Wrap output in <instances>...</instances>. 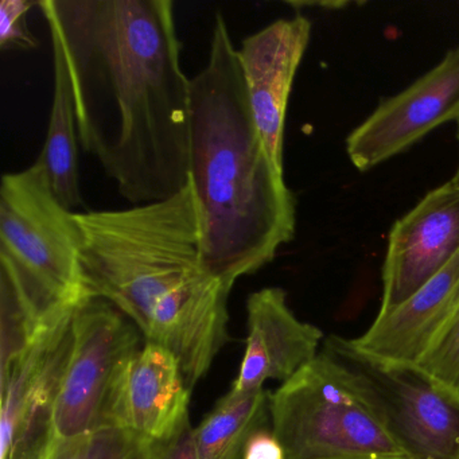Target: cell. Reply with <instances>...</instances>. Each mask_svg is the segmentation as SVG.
I'll return each instance as SVG.
<instances>
[{"label":"cell","instance_id":"obj_1","mask_svg":"<svg viewBox=\"0 0 459 459\" xmlns=\"http://www.w3.org/2000/svg\"><path fill=\"white\" fill-rule=\"evenodd\" d=\"M74 91L82 149L131 206L190 179V79L170 0H39Z\"/></svg>","mask_w":459,"mask_h":459},{"label":"cell","instance_id":"obj_2","mask_svg":"<svg viewBox=\"0 0 459 459\" xmlns=\"http://www.w3.org/2000/svg\"><path fill=\"white\" fill-rule=\"evenodd\" d=\"M76 220L91 295L119 308L146 342L170 351L193 391L228 341L232 287L206 264L190 179L166 200L76 212Z\"/></svg>","mask_w":459,"mask_h":459},{"label":"cell","instance_id":"obj_3","mask_svg":"<svg viewBox=\"0 0 459 459\" xmlns=\"http://www.w3.org/2000/svg\"><path fill=\"white\" fill-rule=\"evenodd\" d=\"M190 184L209 270L232 287L294 238L297 203L249 106L238 49L216 15L205 66L190 79Z\"/></svg>","mask_w":459,"mask_h":459},{"label":"cell","instance_id":"obj_4","mask_svg":"<svg viewBox=\"0 0 459 459\" xmlns=\"http://www.w3.org/2000/svg\"><path fill=\"white\" fill-rule=\"evenodd\" d=\"M0 292L37 325L92 297L82 265L76 212L56 197L44 160L0 184Z\"/></svg>","mask_w":459,"mask_h":459},{"label":"cell","instance_id":"obj_5","mask_svg":"<svg viewBox=\"0 0 459 459\" xmlns=\"http://www.w3.org/2000/svg\"><path fill=\"white\" fill-rule=\"evenodd\" d=\"M270 420L286 459H413L372 381L325 345L270 394Z\"/></svg>","mask_w":459,"mask_h":459},{"label":"cell","instance_id":"obj_6","mask_svg":"<svg viewBox=\"0 0 459 459\" xmlns=\"http://www.w3.org/2000/svg\"><path fill=\"white\" fill-rule=\"evenodd\" d=\"M71 353L53 407V437H74L104 424L112 388L142 348L141 330L108 300L90 297L72 322Z\"/></svg>","mask_w":459,"mask_h":459},{"label":"cell","instance_id":"obj_7","mask_svg":"<svg viewBox=\"0 0 459 459\" xmlns=\"http://www.w3.org/2000/svg\"><path fill=\"white\" fill-rule=\"evenodd\" d=\"M459 119V45L437 65L377 108L346 138V154L365 173Z\"/></svg>","mask_w":459,"mask_h":459},{"label":"cell","instance_id":"obj_8","mask_svg":"<svg viewBox=\"0 0 459 459\" xmlns=\"http://www.w3.org/2000/svg\"><path fill=\"white\" fill-rule=\"evenodd\" d=\"M458 252L459 186L448 181L427 193L391 228L377 314L412 297Z\"/></svg>","mask_w":459,"mask_h":459},{"label":"cell","instance_id":"obj_9","mask_svg":"<svg viewBox=\"0 0 459 459\" xmlns=\"http://www.w3.org/2000/svg\"><path fill=\"white\" fill-rule=\"evenodd\" d=\"M325 346L359 368L377 389L394 431L413 459H459V402L413 368H386Z\"/></svg>","mask_w":459,"mask_h":459},{"label":"cell","instance_id":"obj_10","mask_svg":"<svg viewBox=\"0 0 459 459\" xmlns=\"http://www.w3.org/2000/svg\"><path fill=\"white\" fill-rule=\"evenodd\" d=\"M310 37V21L297 13L247 37L238 49L255 123L271 160L281 170L287 107Z\"/></svg>","mask_w":459,"mask_h":459},{"label":"cell","instance_id":"obj_11","mask_svg":"<svg viewBox=\"0 0 459 459\" xmlns=\"http://www.w3.org/2000/svg\"><path fill=\"white\" fill-rule=\"evenodd\" d=\"M459 307V252L412 297L356 338L333 337L359 359L386 368H413Z\"/></svg>","mask_w":459,"mask_h":459},{"label":"cell","instance_id":"obj_12","mask_svg":"<svg viewBox=\"0 0 459 459\" xmlns=\"http://www.w3.org/2000/svg\"><path fill=\"white\" fill-rule=\"evenodd\" d=\"M190 394L177 357L163 346L144 342L112 388L104 424L165 442L189 419Z\"/></svg>","mask_w":459,"mask_h":459},{"label":"cell","instance_id":"obj_13","mask_svg":"<svg viewBox=\"0 0 459 459\" xmlns=\"http://www.w3.org/2000/svg\"><path fill=\"white\" fill-rule=\"evenodd\" d=\"M246 351L230 391L263 389L265 381H284L316 359L325 342L319 327L300 321L281 287H264L247 300Z\"/></svg>","mask_w":459,"mask_h":459},{"label":"cell","instance_id":"obj_14","mask_svg":"<svg viewBox=\"0 0 459 459\" xmlns=\"http://www.w3.org/2000/svg\"><path fill=\"white\" fill-rule=\"evenodd\" d=\"M55 68V90L48 125L47 142L41 158L56 197L65 208L74 212L82 205L80 190L79 154H77L76 109L74 91L63 47L57 36L49 31Z\"/></svg>","mask_w":459,"mask_h":459},{"label":"cell","instance_id":"obj_15","mask_svg":"<svg viewBox=\"0 0 459 459\" xmlns=\"http://www.w3.org/2000/svg\"><path fill=\"white\" fill-rule=\"evenodd\" d=\"M268 423V392H228L195 429L198 459H243L249 437Z\"/></svg>","mask_w":459,"mask_h":459},{"label":"cell","instance_id":"obj_16","mask_svg":"<svg viewBox=\"0 0 459 459\" xmlns=\"http://www.w3.org/2000/svg\"><path fill=\"white\" fill-rule=\"evenodd\" d=\"M160 443L117 424L53 440L44 459H157Z\"/></svg>","mask_w":459,"mask_h":459},{"label":"cell","instance_id":"obj_17","mask_svg":"<svg viewBox=\"0 0 459 459\" xmlns=\"http://www.w3.org/2000/svg\"><path fill=\"white\" fill-rule=\"evenodd\" d=\"M413 369L459 402V307Z\"/></svg>","mask_w":459,"mask_h":459},{"label":"cell","instance_id":"obj_18","mask_svg":"<svg viewBox=\"0 0 459 459\" xmlns=\"http://www.w3.org/2000/svg\"><path fill=\"white\" fill-rule=\"evenodd\" d=\"M39 2L2 0L0 2V48L6 50H31L39 47V39L28 26V14Z\"/></svg>","mask_w":459,"mask_h":459},{"label":"cell","instance_id":"obj_19","mask_svg":"<svg viewBox=\"0 0 459 459\" xmlns=\"http://www.w3.org/2000/svg\"><path fill=\"white\" fill-rule=\"evenodd\" d=\"M157 459H198L195 427L190 423V419L182 424L173 437L160 443Z\"/></svg>","mask_w":459,"mask_h":459},{"label":"cell","instance_id":"obj_20","mask_svg":"<svg viewBox=\"0 0 459 459\" xmlns=\"http://www.w3.org/2000/svg\"><path fill=\"white\" fill-rule=\"evenodd\" d=\"M243 459H286V454L273 429L264 427L249 437Z\"/></svg>","mask_w":459,"mask_h":459},{"label":"cell","instance_id":"obj_21","mask_svg":"<svg viewBox=\"0 0 459 459\" xmlns=\"http://www.w3.org/2000/svg\"><path fill=\"white\" fill-rule=\"evenodd\" d=\"M456 141H458V149H459V119L456 120ZM451 182L459 186V152H458V166H456L455 173H454L453 178L450 179Z\"/></svg>","mask_w":459,"mask_h":459}]
</instances>
